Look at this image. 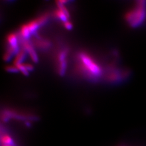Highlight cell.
Here are the masks:
<instances>
[{
    "label": "cell",
    "instance_id": "cell-5",
    "mask_svg": "<svg viewBox=\"0 0 146 146\" xmlns=\"http://www.w3.org/2000/svg\"><path fill=\"white\" fill-rule=\"evenodd\" d=\"M26 51L23 48L19 50V52L16 54L14 61V64L15 66L18 64H22V61L25 60L26 56Z\"/></svg>",
    "mask_w": 146,
    "mask_h": 146
},
{
    "label": "cell",
    "instance_id": "cell-10",
    "mask_svg": "<svg viewBox=\"0 0 146 146\" xmlns=\"http://www.w3.org/2000/svg\"><path fill=\"white\" fill-rule=\"evenodd\" d=\"M55 15L61 21H62L63 22H65L66 21H68V17L62 11H61L60 9H58L55 12Z\"/></svg>",
    "mask_w": 146,
    "mask_h": 146
},
{
    "label": "cell",
    "instance_id": "cell-17",
    "mask_svg": "<svg viewBox=\"0 0 146 146\" xmlns=\"http://www.w3.org/2000/svg\"><path fill=\"white\" fill-rule=\"evenodd\" d=\"M24 67L26 68L27 70L29 72V71H33V69H34V67L31 64H29V63H24L23 64Z\"/></svg>",
    "mask_w": 146,
    "mask_h": 146
},
{
    "label": "cell",
    "instance_id": "cell-1",
    "mask_svg": "<svg viewBox=\"0 0 146 146\" xmlns=\"http://www.w3.org/2000/svg\"><path fill=\"white\" fill-rule=\"evenodd\" d=\"M125 21L131 27L141 25L146 19V2L139 1L134 2L133 7L125 16Z\"/></svg>",
    "mask_w": 146,
    "mask_h": 146
},
{
    "label": "cell",
    "instance_id": "cell-11",
    "mask_svg": "<svg viewBox=\"0 0 146 146\" xmlns=\"http://www.w3.org/2000/svg\"><path fill=\"white\" fill-rule=\"evenodd\" d=\"M36 45L38 47L44 49L48 48L50 46V43L47 40H37L36 41Z\"/></svg>",
    "mask_w": 146,
    "mask_h": 146
},
{
    "label": "cell",
    "instance_id": "cell-9",
    "mask_svg": "<svg viewBox=\"0 0 146 146\" xmlns=\"http://www.w3.org/2000/svg\"><path fill=\"white\" fill-rule=\"evenodd\" d=\"M1 143L2 145H13L14 141L12 138L8 135H4L1 137Z\"/></svg>",
    "mask_w": 146,
    "mask_h": 146
},
{
    "label": "cell",
    "instance_id": "cell-4",
    "mask_svg": "<svg viewBox=\"0 0 146 146\" xmlns=\"http://www.w3.org/2000/svg\"><path fill=\"white\" fill-rule=\"evenodd\" d=\"M22 43L23 48L27 52H28V54L31 56V60L34 62H38V57H37V54L35 52L33 46L27 40H25V39H23L22 40Z\"/></svg>",
    "mask_w": 146,
    "mask_h": 146
},
{
    "label": "cell",
    "instance_id": "cell-13",
    "mask_svg": "<svg viewBox=\"0 0 146 146\" xmlns=\"http://www.w3.org/2000/svg\"><path fill=\"white\" fill-rule=\"evenodd\" d=\"M16 67H17V68L18 69V70H19V71H20L21 72H22V73L23 75H26V76H27V75H29V72H28V71L26 69V68L24 67V66H23V64H18V65L16 66Z\"/></svg>",
    "mask_w": 146,
    "mask_h": 146
},
{
    "label": "cell",
    "instance_id": "cell-14",
    "mask_svg": "<svg viewBox=\"0 0 146 146\" xmlns=\"http://www.w3.org/2000/svg\"><path fill=\"white\" fill-rule=\"evenodd\" d=\"M5 70L7 72L9 73H17L19 71L18 69L15 66H7L5 67Z\"/></svg>",
    "mask_w": 146,
    "mask_h": 146
},
{
    "label": "cell",
    "instance_id": "cell-12",
    "mask_svg": "<svg viewBox=\"0 0 146 146\" xmlns=\"http://www.w3.org/2000/svg\"><path fill=\"white\" fill-rule=\"evenodd\" d=\"M48 19V15L47 14H43L41 16H40L38 18H37V20L38 22V23L41 26L43 25H44L47 22Z\"/></svg>",
    "mask_w": 146,
    "mask_h": 146
},
{
    "label": "cell",
    "instance_id": "cell-7",
    "mask_svg": "<svg viewBox=\"0 0 146 146\" xmlns=\"http://www.w3.org/2000/svg\"><path fill=\"white\" fill-rule=\"evenodd\" d=\"M27 26H28V27L29 28V30L31 32V34H35L37 30L38 29L39 27L40 26L37 19L29 22L27 23Z\"/></svg>",
    "mask_w": 146,
    "mask_h": 146
},
{
    "label": "cell",
    "instance_id": "cell-8",
    "mask_svg": "<svg viewBox=\"0 0 146 146\" xmlns=\"http://www.w3.org/2000/svg\"><path fill=\"white\" fill-rule=\"evenodd\" d=\"M20 33H21V36L23 39L27 40L28 38H29L31 34L29 30L27 24L23 25L21 26L20 28Z\"/></svg>",
    "mask_w": 146,
    "mask_h": 146
},
{
    "label": "cell",
    "instance_id": "cell-2",
    "mask_svg": "<svg viewBox=\"0 0 146 146\" xmlns=\"http://www.w3.org/2000/svg\"><path fill=\"white\" fill-rule=\"evenodd\" d=\"M78 59L80 67L84 73L91 78H98L102 74V69L94 59L86 52L79 54Z\"/></svg>",
    "mask_w": 146,
    "mask_h": 146
},
{
    "label": "cell",
    "instance_id": "cell-16",
    "mask_svg": "<svg viewBox=\"0 0 146 146\" xmlns=\"http://www.w3.org/2000/svg\"><path fill=\"white\" fill-rule=\"evenodd\" d=\"M13 57V55L10 54L9 52H6L4 55V56H3V58H4V60L5 61H8L11 60V58Z\"/></svg>",
    "mask_w": 146,
    "mask_h": 146
},
{
    "label": "cell",
    "instance_id": "cell-15",
    "mask_svg": "<svg viewBox=\"0 0 146 146\" xmlns=\"http://www.w3.org/2000/svg\"><path fill=\"white\" fill-rule=\"evenodd\" d=\"M63 25L64 27L68 30H71L73 28V25L72 23L70 22L69 21H67L65 22H63Z\"/></svg>",
    "mask_w": 146,
    "mask_h": 146
},
{
    "label": "cell",
    "instance_id": "cell-6",
    "mask_svg": "<svg viewBox=\"0 0 146 146\" xmlns=\"http://www.w3.org/2000/svg\"><path fill=\"white\" fill-rule=\"evenodd\" d=\"M7 41L9 47H18L17 36L15 33L9 34L7 37Z\"/></svg>",
    "mask_w": 146,
    "mask_h": 146
},
{
    "label": "cell",
    "instance_id": "cell-3",
    "mask_svg": "<svg viewBox=\"0 0 146 146\" xmlns=\"http://www.w3.org/2000/svg\"><path fill=\"white\" fill-rule=\"evenodd\" d=\"M67 50L66 49L61 50L58 55V72L60 76H63L65 73L67 66Z\"/></svg>",
    "mask_w": 146,
    "mask_h": 146
},
{
    "label": "cell",
    "instance_id": "cell-18",
    "mask_svg": "<svg viewBox=\"0 0 146 146\" xmlns=\"http://www.w3.org/2000/svg\"><path fill=\"white\" fill-rule=\"evenodd\" d=\"M2 146H13V145H2Z\"/></svg>",
    "mask_w": 146,
    "mask_h": 146
}]
</instances>
